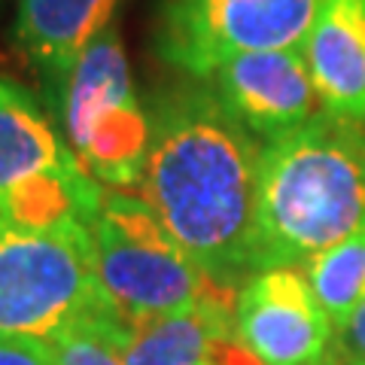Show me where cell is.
<instances>
[{"mask_svg":"<svg viewBox=\"0 0 365 365\" xmlns=\"http://www.w3.org/2000/svg\"><path fill=\"white\" fill-rule=\"evenodd\" d=\"M91 314H113L98 280L91 222L21 225L0 216V335L52 341Z\"/></svg>","mask_w":365,"mask_h":365,"instance_id":"cell-3","label":"cell"},{"mask_svg":"<svg viewBox=\"0 0 365 365\" xmlns=\"http://www.w3.org/2000/svg\"><path fill=\"white\" fill-rule=\"evenodd\" d=\"M302 274L311 283L317 302L323 304V311L341 332V326L365 299V228L319 250L302 265Z\"/></svg>","mask_w":365,"mask_h":365,"instance_id":"cell-13","label":"cell"},{"mask_svg":"<svg viewBox=\"0 0 365 365\" xmlns=\"http://www.w3.org/2000/svg\"><path fill=\"white\" fill-rule=\"evenodd\" d=\"M122 4L125 0H19L16 49L55 107L76 58L113 25Z\"/></svg>","mask_w":365,"mask_h":365,"instance_id":"cell-9","label":"cell"},{"mask_svg":"<svg viewBox=\"0 0 365 365\" xmlns=\"http://www.w3.org/2000/svg\"><path fill=\"white\" fill-rule=\"evenodd\" d=\"M150 150L137 198L174 241L235 287L250 277L262 146L207 86H170L150 98Z\"/></svg>","mask_w":365,"mask_h":365,"instance_id":"cell-1","label":"cell"},{"mask_svg":"<svg viewBox=\"0 0 365 365\" xmlns=\"http://www.w3.org/2000/svg\"><path fill=\"white\" fill-rule=\"evenodd\" d=\"M365 228V125L319 110L262 143L250 274L304 265Z\"/></svg>","mask_w":365,"mask_h":365,"instance_id":"cell-2","label":"cell"},{"mask_svg":"<svg viewBox=\"0 0 365 365\" xmlns=\"http://www.w3.org/2000/svg\"><path fill=\"white\" fill-rule=\"evenodd\" d=\"M235 323L237 347L259 365H344L338 329L299 268L250 274Z\"/></svg>","mask_w":365,"mask_h":365,"instance_id":"cell-7","label":"cell"},{"mask_svg":"<svg viewBox=\"0 0 365 365\" xmlns=\"http://www.w3.org/2000/svg\"><path fill=\"white\" fill-rule=\"evenodd\" d=\"M61 128L88 177L113 189H137L150 150V113L137 101L122 31L110 25L67 73Z\"/></svg>","mask_w":365,"mask_h":365,"instance_id":"cell-5","label":"cell"},{"mask_svg":"<svg viewBox=\"0 0 365 365\" xmlns=\"http://www.w3.org/2000/svg\"><path fill=\"white\" fill-rule=\"evenodd\" d=\"M302 49L323 110L365 125V0H319Z\"/></svg>","mask_w":365,"mask_h":365,"instance_id":"cell-11","label":"cell"},{"mask_svg":"<svg viewBox=\"0 0 365 365\" xmlns=\"http://www.w3.org/2000/svg\"><path fill=\"white\" fill-rule=\"evenodd\" d=\"M0 365H55V353L49 341L0 335Z\"/></svg>","mask_w":365,"mask_h":365,"instance_id":"cell-15","label":"cell"},{"mask_svg":"<svg viewBox=\"0 0 365 365\" xmlns=\"http://www.w3.org/2000/svg\"><path fill=\"white\" fill-rule=\"evenodd\" d=\"M210 79L225 110L265 140L295 131L323 110L304 49L237 55Z\"/></svg>","mask_w":365,"mask_h":365,"instance_id":"cell-8","label":"cell"},{"mask_svg":"<svg viewBox=\"0 0 365 365\" xmlns=\"http://www.w3.org/2000/svg\"><path fill=\"white\" fill-rule=\"evenodd\" d=\"M71 170H83V165L46 119L37 98L0 76V210L28 182Z\"/></svg>","mask_w":365,"mask_h":365,"instance_id":"cell-12","label":"cell"},{"mask_svg":"<svg viewBox=\"0 0 365 365\" xmlns=\"http://www.w3.org/2000/svg\"><path fill=\"white\" fill-rule=\"evenodd\" d=\"M344 365H365V299L338 332Z\"/></svg>","mask_w":365,"mask_h":365,"instance_id":"cell-16","label":"cell"},{"mask_svg":"<svg viewBox=\"0 0 365 365\" xmlns=\"http://www.w3.org/2000/svg\"><path fill=\"white\" fill-rule=\"evenodd\" d=\"M237 295L220 292L182 311L125 326V365H225L237 344Z\"/></svg>","mask_w":365,"mask_h":365,"instance_id":"cell-10","label":"cell"},{"mask_svg":"<svg viewBox=\"0 0 365 365\" xmlns=\"http://www.w3.org/2000/svg\"><path fill=\"white\" fill-rule=\"evenodd\" d=\"M319 0H162L153 52L192 79H210L237 55L302 49Z\"/></svg>","mask_w":365,"mask_h":365,"instance_id":"cell-6","label":"cell"},{"mask_svg":"<svg viewBox=\"0 0 365 365\" xmlns=\"http://www.w3.org/2000/svg\"><path fill=\"white\" fill-rule=\"evenodd\" d=\"M49 344L55 365H125V323L116 314H91L61 329Z\"/></svg>","mask_w":365,"mask_h":365,"instance_id":"cell-14","label":"cell"},{"mask_svg":"<svg viewBox=\"0 0 365 365\" xmlns=\"http://www.w3.org/2000/svg\"><path fill=\"white\" fill-rule=\"evenodd\" d=\"M91 237L101 289L125 326L235 289L213 280L174 241L162 220L128 192H104L91 220Z\"/></svg>","mask_w":365,"mask_h":365,"instance_id":"cell-4","label":"cell"}]
</instances>
